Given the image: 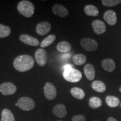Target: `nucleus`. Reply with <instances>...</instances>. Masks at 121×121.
<instances>
[{
  "label": "nucleus",
  "instance_id": "nucleus-26",
  "mask_svg": "<svg viewBox=\"0 0 121 121\" xmlns=\"http://www.w3.org/2000/svg\"><path fill=\"white\" fill-rule=\"evenodd\" d=\"M11 29L9 26L0 24V38H6L11 34Z\"/></svg>",
  "mask_w": 121,
  "mask_h": 121
},
{
  "label": "nucleus",
  "instance_id": "nucleus-25",
  "mask_svg": "<svg viewBox=\"0 0 121 121\" xmlns=\"http://www.w3.org/2000/svg\"><path fill=\"white\" fill-rule=\"evenodd\" d=\"M102 105V102L99 98L93 96L89 100V106L94 109H97Z\"/></svg>",
  "mask_w": 121,
  "mask_h": 121
},
{
  "label": "nucleus",
  "instance_id": "nucleus-8",
  "mask_svg": "<svg viewBox=\"0 0 121 121\" xmlns=\"http://www.w3.org/2000/svg\"><path fill=\"white\" fill-rule=\"evenodd\" d=\"M16 85L12 82H4L0 85V92L4 95H13L16 93Z\"/></svg>",
  "mask_w": 121,
  "mask_h": 121
},
{
  "label": "nucleus",
  "instance_id": "nucleus-10",
  "mask_svg": "<svg viewBox=\"0 0 121 121\" xmlns=\"http://www.w3.org/2000/svg\"><path fill=\"white\" fill-rule=\"evenodd\" d=\"M20 40L25 44L31 46H37L39 44V42L37 38L28 34H22L20 36Z\"/></svg>",
  "mask_w": 121,
  "mask_h": 121
},
{
  "label": "nucleus",
  "instance_id": "nucleus-33",
  "mask_svg": "<svg viewBox=\"0 0 121 121\" xmlns=\"http://www.w3.org/2000/svg\"></svg>",
  "mask_w": 121,
  "mask_h": 121
},
{
  "label": "nucleus",
  "instance_id": "nucleus-29",
  "mask_svg": "<svg viewBox=\"0 0 121 121\" xmlns=\"http://www.w3.org/2000/svg\"><path fill=\"white\" fill-rule=\"evenodd\" d=\"M71 68H73V66H72L71 65L67 64V65H65V66L63 67L62 69H63V71H65V70H66V69H71Z\"/></svg>",
  "mask_w": 121,
  "mask_h": 121
},
{
  "label": "nucleus",
  "instance_id": "nucleus-24",
  "mask_svg": "<svg viewBox=\"0 0 121 121\" xmlns=\"http://www.w3.org/2000/svg\"><path fill=\"white\" fill-rule=\"evenodd\" d=\"M56 37L55 35H48L47 37L45 38L43 41L40 43V47H41V48L47 47L48 46H49V45L52 44L53 43L54 40H56Z\"/></svg>",
  "mask_w": 121,
  "mask_h": 121
},
{
  "label": "nucleus",
  "instance_id": "nucleus-4",
  "mask_svg": "<svg viewBox=\"0 0 121 121\" xmlns=\"http://www.w3.org/2000/svg\"><path fill=\"white\" fill-rule=\"evenodd\" d=\"M17 106L21 109L25 111L33 110L35 107L34 101L29 97L24 96L20 98L17 100Z\"/></svg>",
  "mask_w": 121,
  "mask_h": 121
},
{
  "label": "nucleus",
  "instance_id": "nucleus-35",
  "mask_svg": "<svg viewBox=\"0 0 121 121\" xmlns=\"http://www.w3.org/2000/svg\"></svg>",
  "mask_w": 121,
  "mask_h": 121
},
{
  "label": "nucleus",
  "instance_id": "nucleus-19",
  "mask_svg": "<svg viewBox=\"0 0 121 121\" xmlns=\"http://www.w3.org/2000/svg\"><path fill=\"white\" fill-rule=\"evenodd\" d=\"M15 118L13 113L8 109H4L1 113V121H15Z\"/></svg>",
  "mask_w": 121,
  "mask_h": 121
},
{
  "label": "nucleus",
  "instance_id": "nucleus-20",
  "mask_svg": "<svg viewBox=\"0 0 121 121\" xmlns=\"http://www.w3.org/2000/svg\"><path fill=\"white\" fill-rule=\"evenodd\" d=\"M92 88L95 91L98 93H103L106 90V86L105 84L102 81L99 80H96L93 82L91 84Z\"/></svg>",
  "mask_w": 121,
  "mask_h": 121
},
{
  "label": "nucleus",
  "instance_id": "nucleus-14",
  "mask_svg": "<svg viewBox=\"0 0 121 121\" xmlns=\"http://www.w3.org/2000/svg\"><path fill=\"white\" fill-rule=\"evenodd\" d=\"M53 113L56 116L59 118H63L67 115V110L65 105L58 104L56 105L53 108Z\"/></svg>",
  "mask_w": 121,
  "mask_h": 121
},
{
  "label": "nucleus",
  "instance_id": "nucleus-13",
  "mask_svg": "<svg viewBox=\"0 0 121 121\" xmlns=\"http://www.w3.org/2000/svg\"><path fill=\"white\" fill-rule=\"evenodd\" d=\"M104 19L110 25H114L117 23V17L116 13L113 10H108L104 14Z\"/></svg>",
  "mask_w": 121,
  "mask_h": 121
},
{
  "label": "nucleus",
  "instance_id": "nucleus-6",
  "mask_svg": "<svg viewBox=\"0 0 121 121\" xmlns=\"http://www.w3.org/2000/svg\"><path fill=\"white\" fill-rule=\"evenodd\" d=\"M44 93L45 98L49 100H53L57 96V90L52 83L47 82L44 87Z\"/></svg>",
  "mask_w": 121,
  "mask_h": 121
},
{
  "label": "nucleus",
  "instance_id": "nucleus-34",
  "mask_svg": "<svg viewBox=\"0 0 121 121\" xmlns=\"http://www.w3.org/2000/svg\"></svg>",
  "mask_w": 121,
  "mask_h": 121
},
{
  "label": "nucleus",
  "instance_id": "nucleus-3",
  "mask_svg": "<svg viewBox=\"0 0 121 121\" xmlns=\"http://www.w3.org/2000/svg\"><path fill=\"white\" fill-rule=\"evenodd\" d=\"M63 76L69 82H77L82 78V73L78 69L71 68L63 71Z\"/></svg>",
  "mask_w": 121,
  "mask_h": 121
},
{
  "label": "nucleus",
  "instance_id": "nucleus-16",
  "mask_svg": "<svg viewBox=\"0 0 121 121\" xmlns=\"http://www.w3.org/2000/svg\"><path fill=\"white\" fill-rule=\"evenodd\" d=\"M84 70V73L87 79L93 80L95 78V69L93 65L87 63L85 66Z\"/></svg>",
  "mask_w": 121,
  "mask_h": 121
},
{
  "label": "nucleus",
  "instance_id": "nucleus-30",
  "mask_svg": "<svg viewBox=\"0 0 121 121\" xmlns=\"http://www.w3.org/2000/svg\"><path fill=\"white\" fill-rule=\"evenodd\" d=\"M70 55V54H63V55H62V58L63 60H67V58H69V56Z\"/></svg>",
  "mask_w": 121,
  "mask_h": 121
},
{
  "label": "nucleus",
  "instance_id": "nucleus-23",
  "mask_svg": "<svg viewBox=\"0 0 121 121\" xmlns=\"http://www.w3.org/2000/svg\"><path fill=\"white\" fill-rule=\"evenodd\" d=\"M73 62L76 65L81 66L84 65L86 61V57L84 54H76L73 56L72 58Z\"/></svg>",
  "mask_w": 121,
  "mask_h": 121
},
{
  "label": "nucleus",
  "instance_id": "nucleus-28",
  "mask_svg": "<svg viewBox=\"0 0 121 121\" xmlns=\"http://www.w3.org/2000/svg\"><path fill=\"white\" fill-rule=\"evenodd\" d=\"M72 121H86V117L82 114L76 115L72 118Z\"/></svg>",
  "mask_w": 121,
  "mask_h": 121
},
{
  "label": "nucleus",
  "instance_id": "nucleus-15",
  "mask_svg": "<svg viewBox=\"0 0 121 121\" xmlns=\"http://www.w3.org/2000/svg\"><path fill=\"white\" fill-rule=\"evenodd\" d=\"M102 66L107 71L112 72L116 69V65L114 61L112 59H105L102 62Z\"/></svg>",
  "mask_w": 121,
  "mask_h": 121
},
{
  "label": "nucleus",
  "instance_id": "nucleus-27",
  "mask_svg": "<svg viewBox=\"0 0 121 121\" xmlns=\"http://www.w3.org/2000/svg\"><path fill=\"white\" fill-rule=\"evenodd\" d=\"M103 5L107 7H113L121 4V0H102Z\"/></svg>",
  "mask_w": 121,
  "mask_h": 121
},
{
  "label": "nucleus",
  "instance_id": "nucleus-5",
  "mask_svg": "<svg viewBox=\"0 0 121 121\" xmlns=\"http://www.w3.org/2000/svg\"><path fill=\"white\" fill-rule=\"evenodd\" d=\"M81 47L88 52H93L97 49L98 44L96 40L90 38H83L80 41Z\"/></svg>",
  "mask_w": 121,
  "mask_h": 121
},
{
  "label": "nucleus",
  "instance_id": "nucleus-9",
  "mask_svg": "<svg viewBox=\"0 0 121 121\" xmlns=\"http://www.w3.org/2000/svg\"><path fill=\"white\" fill-rule=\"evenodd\" d=\"M51 29V25L47 22H43L38 24L36 26V33L40 35H44L48 34Z\"/></svg>",
  "mask_w": 121,
  "mask_h": 121
},
{
  "label": "nucleus",
  "instance_id": "nucleus-12",
  "mask_svg": "<svg viewBox=\"0 0 121 121\" xmlns=\"http://www.w3.org/2000/svg\"><path fill=\"white\" fill-rule=\"evenodd\" d=\"M92 27L96 34H102L106 31V25L104 22L96 20L92 22Z\"/></svg>",
  "mask_w": 121,
  "mask_h": 121
},
{
  "label": "nucleus",
  "instance_id": "nucleus-7",
  "mask_svg": "<svg viewBox=\"0 0 121 121\" xmlns=\"http://www.w3.org/2000/svg\"><path fill=\"white\" fill-rule=\"evenodd\" d=\"M35 59L40 66H44L47 62V53L44 48H39L35 53Z\"/></svg>",
  "mask_w": 121,
  "mask_h": 121
},
{
  "label": "nucleus",
  "instance_id": "nucleus-32",
  "mask_svg": "<svg viewBox=\"0 0 121 121\" xmlns=\"http://www.w3.org/2000/svg\"><path fill=\"white\" fill-rule=\"evenodd\" d=\"M119 91H120L121 92V86L119 87Z\"/></svg>",
  "mask_w": 121,
  "mask_h": 121
},
{
  "label": "nucleus",
  "instance_id": "nucleus-18",
  "mask_svg": "<svg viewBox=\"0 0 121 121\" xmlns=\"http://www.w3.org/2000/svg\"><path fill=\"white\" fill-rule=\"evenodd\" d=\"M57 49L62 53H68L71 50V45L68 42H60L57 45Z\"/></svg>",
  "mask_w": 121,
  "mask_h": 121
},
{
  "label": "nucleus",
  "instance_id": "nucleus-31",
  "mask_svg": "<svg viewBox=\"0 0 121 121\" xmlns=\"http://www.w3.org/2000/svg\"><path fill=\"white\" fill-rule=\"evenodd\" d=\"M107 121H118L116 119H115L114 118L110 117H109L107 119Z\"/></svg>",
  "mask_w": 121,
  "mask_h": 121
},
{
  "label": "nucleus",
  "instance_id": "nucleus-11",
  "mask_svg": "<svg viewBox=\"0 0 121 121\" xmlns=\"http://www.w3.org/2000/svg\"><path fill=\"white\" fill-rule=\"evenodd\" d=\"M52 11L56 15L60 17H65L69 15L67 9L60 4H55L53 6Z\"/></svg>",
  "mask_w": 121,
  "mask_h": 121
},
{
  "label": "nucleus",
  "instance_id": "nucleus-22",
  "mask_svg": "<svg viewBox=\"0 0 121 121\" xmlns=\"http://www.w3.org/2000/svg\"><path fill=\"white\" fill-rule=\"evenodd\" d=\"M85 13L89 16H96L99 14L98 9L95 6L91 4L86 5L84 8Z\"/></svg>",
  "mask_w": 121,
  "mask_h": 121
},
{
  "label": "nucleus",
  "instance_id": "nucleus-1",
  "mask_svg": "<svg viewBox=\"0 0 121 121\" xmlns=\"http://www.w3.org/2000/svg\"><path fill=\"white\" fill-rule=\"evenodd\" d=\"M15 69L19 72H26L31 69L34 66V60L28 54L20 55L15 58L13 62Z\"/></svg>",
  "mask_w": 121,
  "mask_h": 121
},
{
  "label": "nucleus",
  "instance_id": "nucleus-17",
  "mask_svg": "<svg viewBox=\"0 0 121 121\" xmlns=\"http://www.w3.org/2000/svg\"><path fill=\"white\" fill-rule=\"evenodd\" d=\"M70 93L74 98L79 100L83 99L85 98V96L84 91L82 89L79 88V87H72L71 89Z\"/></svg>",
  "mask_w": 121,
  "mask_h": 121
},
{
  "label": "nucleus",
  "instance_id": "nucleus-21",
  "mask_svg": "<svg viewBox=\"0 0 121 121\" xmlns=\"http://www.w3.org/2000/svg\"><path fill=\"white\" fill-rule=\"evenodd\" d=\"M105 102L109 107L110 108H115L119 104V99L114 96L108 95L105 98Z\"/></svg>",
  "mask_w": 121,
  "mask_h": 121
},
{
  "label": "nucleus",
  "instance_id": "nucleus-2",
  "mask_svg": "<svg viewBox=\"0 0 121 121\" xmlns=\"http://www.w3.org/2000/svg\"><path fill=\"white\" fill-rule=\"evenodd\" d=\"M17 9L19 13L26 17H31L34 13V4L26 0L20 1L17 4Z\"/></svg>",
  "mask_w": 121,
  "mask_h": 121
}]
</instances>
